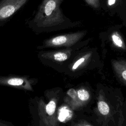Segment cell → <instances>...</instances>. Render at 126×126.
<instances>
[{"instance_id":"obj_14","label":"cell","mask_w":126,"mask_h":126,"mask_svg":"<svg viewBox=\"0 0 126 126\" xmlns=\"http://www.w3.org/2000/svg\"><path fill=\"white\" fill-rule=\"evenodd\" d=\"M0 126H14L11 122L0 119Z\"/></svg>"},{"instance_id":"obj_9","label":"cell","mask_w":126,"mask_h":126,"mask_svg":"<svg viewBox=\"0 0 126 126\" xmlns=\"http://www.w3.org/2000/svg\"><path fill=\"white\" fill-rule=\"evenodd\" d=\"M97 109L101 116L109 118L111 115L110 114L111 108L109 104L101 94H100L98 96L97 102Z\"/></svg>"},{"instance_id":"obj_3","label":"cell","mask_w":126,"mask_h":126,"mask_svg":"<svg viewBox=\"0 0 126 126\" xmlns=\"http://www.w3.org/2000/svg\"><path fill=\"white\" fill-rule=\"evenodd\" d=\"M37 80L26 75H9L0 76V86H6L15 89L33 92V86L35 85Z\"/></svg>"},{"instance_id":"obj_15","label":"cell","mask_w":126,"mask_h":126,"mask_svg":"<svg viewBox=\"0 0 126 126\" xmlns=\"http://www.w3.org/2000/svg\"><path fill=\"white\" fill-rule=\"evenodd\" d=\"M117 1V0H107V4L108 6H112L113 5H114L116 1Z\"/></svg>"},{"instance_id":"obj_13","label":"cell","mask_w":126,"mask_h":126,"mask_svg":"<svg viewBox=\"0 0 126 126\" xmlns=\"http://www.w3.org/2000/svg\"><path fill=\"white\" fill-rule=\"evenodd\" d=\"M72 124L73 126H92L90 124L84 121H79Z\"/></svg>"},{"instance_id":"obj_10","label":"cell","mask_w":126,"mask_h":126,"mask_svg":"<svg viewBox=\"0 0 126 126\" xmlns=\"http://www.w3.org/2000/svg\"><path fill=\"white\" fill-rule=\"evenodd\" d=\"M92 56V53L91 52L87 53L85 55H83L82 57L78 59L75 62L72 64L71 66V70L75 71L80 68L84 66L86 63H87L88 60L91 58Z\"/></svg>"},{"instance_id":"obj_7","label":"cell","mask_w":126,"mask_h":126,"mask_svg":"<svg viewBox=\"0 0 126 126\" xmlns=\"http://www.w3.org/2000/svg\"><path fill=\"white\" fill-rule=\"evenodd\" d=\"M71 53V50L70 49L40 52L39 53L38 57L43 63L47 61L63 62L70 57Z\"/></svg>"},{"instance_id":"obj_8","label":"cell","mask_w":126,"mask_h":126,"mask_svg":"<svg viewBox=\"0 0 126 126\" xmlns=\"http://www.w3.org/2000/svg\"><path fill=\"white\" fill-rule=\"evenodd\" d=\"M112 66L117 78L126 86V60H113Z\"/></svg>"},{"instance_id":"obj_2","label":"cell","mask_w":126,"mask_h":126,"mask_svg":"<svg viewBox=\"0 0 126 126\" xmlns=\"http://www.w3.org/2000/svg\"><path fill=\"white\" fill-rule=\"evenodd\" d=\"M48 96L49 100L47 103L42 97L37 98L36 108L40 123L43 126H58V118L56 112L58 103L57 96L55 95Z\"/></svg>"},{"instance_id":"obj_6","label":"cell","mask_w":126,"mask_h":126,"mask_svg":"<svg viewBox=\"0 0 126 126\" xmlns=\"http://www.w3.org/2000/svg\"><path fill=\"white\" fill-rule=\"evenodd\" d=\"M28 0H2L0 1V21L6 20L21 8Z\"/></svg>"},{"instance_id":"obj_4","label":"cell","mask_w":126,"mask_h":126,"mask_svg":"<svg viewBox=\"0 0 126 126\" xmlns=\"http://www.w3.org/2000/svg\"><path fill=\"white\" fill-rule=\"evenodd\" d=\"M85 34L86 32L82 31L56 36L44 40L39 48L70 47L81 40Z\"/></svg>"},{"instance_id":"obj_11","label":"cell","mask_w":126,"mask_h":126,"mask_svg":"<svg viewBox=\"0 0 126 126\" xmlns=\"http://www.w3.org/2000/svg\"><path fill=\"white\" fill-rule=\"evenodd\" d=\"M111 39L113 44L117 47L122 50L126 49L125 42L121 34L118 32H114L112 33Z\"/></svg>"},{"instance_id":"obj_5","label":"cell","mask_w":126,"mask_h":126,"mask_svg":"<svg viewBox=\"0 0 126 126\" xmlns=\"http://www.w3.org/2000/svg\"><path fill=\"white\" fill-rule=\"evenodd\" d=\"M90 94L84 88L70 89L64 97V101L73 110H77L84 106L89 100Z\"/></svg>"},{"instance_id":"obj_1","label":"cell","mask_w":126,"mask_h":126,"mask_svg":"<svg viewBox=\"0 0 126 126\" xmlns=\"http://www.w3.org/2000/svg\"><path fill=\"white\" fill-rule=\"evenodd\" d=\"M63 0H43L32 19L36 28H49L56 27L64 22L60 7Z\"/></svg>"},{"instance_id":"obj_12","label":"cell","mask_w":126,"mask_h":126,"mask_svg":"<svg viewBox=\"0 0 126 126\" xmlns=\"http://www.w3.org/2000/svg\"><path fill=\"white\" fill-rule=\"evenodd\" d=\"M86 2L94 8L96 9L99 8L100 5L99 0H84Z\"/></svg>"}]
</instances>
